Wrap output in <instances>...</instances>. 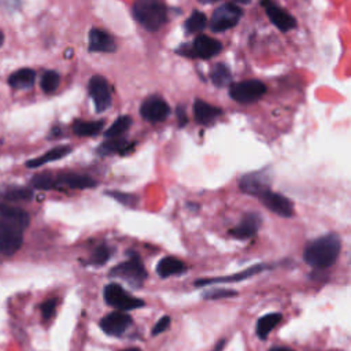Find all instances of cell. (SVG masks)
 I'll return each mask as SVG.
<instances>
[{
    "label": "cell",
    "instance_id": "1",
    "mask_svg": "<svg viewBox=\"0 0 351 351\" xmlns=\"http://www.w3.org/2000/svg\"><path fill=\"white\" fill-rule=\"evenodd\" d=\"M29 214L18 207L0 204V254L14 255L22 245Z\"/></svg>",
    "mask_w": 351,
    "mask_h": 351
},
{
    "label": "cell",
    "instance_id": "2",
    "mask_svg": "<svg viewBox=\"0 0 351 351\" xmlns=\"http://www.w3.org/2000/svg\"><path fill=\"white\" fill-rule=\"evenodd\" d=\"M340 250V237L336 233H328L310 241L304 247L303 259L307 265L315 269H326L336 262Z\"/></svg>",
    "mask_w": 351,
    "mask_h": 351
},
{
    "label": "cell",
    "instance_id": "3",
    "mask_svg": "<svg viewBox=\"0 0 351 351\" xmlns=\"http://www.w3.org/2000/svg\"><path fill=\"white\" fill-rule=\"evenodd\" d=\"M132 11L136 21L148 32H156L167 22L166 7L162 0H136Z\"/></svg>",
    "mask_w": 351,
    "mask_h": 351
},
{
    "label": "cell",
    "instance_id": "4",
    "mask_svg": "<svg viewBox=\"0 0 351 351\" xmlns=\"http://www.w3.org/2000/svg\"><path fill=\"white\" fill-rule=\"evenodd\" d=\"M110 276L122 278L133 287H140L147 278V271L140 256L136 252H129V259L114 266Z\"/></svg>",
    "mask_w": 351,
    "mask_h": 351
},
{
    "label": "cell",
    "instance_id": "5",
    "mask_svg": "<svg viewBox=\"0 0 351 351\" xmlns=\"http://www.w3.org/2000/svg\"><path fill=\"white\" fill-rule=\"evenodd\" d=\"M104 300L108 306L123 310H136L138 307H143L145 304L144 300L138 298H133L130 293H128L119 284H107L104 287Z\"/></svg>",
    "mask_w": 351,
    "mask_h": 351
},
{
    "label": "cell",
    "instance_id": "6",
    "mask_svg": "<svg viewBox=\"0 0 351 351\" xmlns=\"http://www.w3.org/2000/svg\"><path fill=\"white\" fill-rule=\"evenodd\" d=\"M266 92L263 82L258 80H245L237 84H233L229 89L230 97L241 104H250L259 100Z\"/></svg>",
    "mask_w": 351,
    "mask_h": 351
},
{
    "label": "cell",
    "instance_id": "7",
    "mask_svg": "<svg viewBox=\"0 0 351 351\" xmlns=\"http://www.w3.org/2000/svg\"><path fill=\"white\" fill-rule=\"evenodd\" d=\"M221 43L215 38H211L208 36L200 34L197 36L192 45L189 47H181L177 52L181 55H186L191 58H200V59H210L221 52Z\"/></svg>",
    "mask_w": 351,
    "mask_h": 351
},
{
    "label": "cell",
    "instance_id": "8",
    "mask_svg": "<svg viewBox=\"0 0 351 351\" xmlns=\"http://www.w3.org/2000/svg\"><path fill=\"white\" fill-rule=\"evenodd\" d=\"M241 15L243 11L240 7L232 3L222 4L213 12L210 19V29L213 32H225L237 25Z\"/></svg>",
    "mask_w": 351,
    "mask_h": 351
},
{
    "label": "cell",
    "instance_id": "9",
    "mask_svg": "<svg viewBox=\"0 0 351 351\" xmlns=\"http://www.w3.org/2000/svg\"><path fill=\"white\" fill-rule=\"evenodd\" d=\"M88 89L97 112H103L111 106V93L104 77L101 75L92 77L89 81Z\"/></svg>",
    "mask_w": 351,
    "mask_h": 351
},
{
    "label": "cell",
    "instance_id": "10",
    "mask_svg": "<svg viewBox=\"0 0 351 351\" xmlns=\"http://www.w3.org/2000/svg\"><path fill=\"white\" fill-rule=\"evenodd\" d=\"M132 324V317L123 311H112L106 314L99 325L101 330L110 336H121Z\"/></svg>",
    "mask_w": 351,
    "mask_h": 351
},
{
    "label": "cell",
    "instance_id": "11",
    "mask_svg": "<svg viewBox=\"0 0 351 351\" xmlns=\"http://www.w3.org/2000/svg\"><path fill=\"white\" fill-rule=\"evenodd\" d=\"M140 114L144 119L149 122H160L169 117L170 107L163 99L158 96H151L143 101Z\"/></svg>",
    "mask_w": 351,
    "mask_h": 351
},
{
    "label": "cell",
    "instance_id": "12",
    "mask_svg": "<svg viewBox=\"0 0 351 351\" xmlns=\"http://www.w3.org/2000/svg\"><path fill=\"white\" fill-rule=\"evenodd\" d=\"M259 200L262 202V204L265 207H267L270 211L276 213L277 215L280 217H285V218H289L293 215V206H292V202L280 195V193H276V192H271L270 189L263 192L261 196H259Z\"/></svg>",
    "mask_w": 351,
    "mask_h": 351
},
{
    "label": "cell",
    "instance_id": "13",
    "mask_svg": "<svg viewBox=\"0 0 351 351\" xmlns=\"http://www.w3.org/2000/svg\"><path fill=\"white\" fill-rule=\"evenodd\" d=\"M261 3L271 23H274L281 32H288L296 26V21L293 19V16L285 10L280 8L273 0H262Z\"/></svg>",
    "mask_w": 351,
    "mask_h": 351
},
{
    "label": "cell",
    "instance_id": "14",
    "mask_svg": "<svg viewBox=\"0 0 351 351\" xmlns=\"http://www.w3.org/2000/svg\"><path fill=\"white\" fill-rule=\"evenodd\" d=\"M240 189L244 193L259 197L263 192L269 191V180L263 171L250 173L240 178Z\"/></svg>",
    "mask_w": 351,
    "mask_h": 351
},
{
    "label": "cell",
    "instance_id": "15",
    "mask_svg": "<svg viewBox=\"0 0 351 351\" xmlns=\"http://www.w3.org/2000/svg\"><path fill=\"white\" fill-rule=\"evenodd\" d=\"M259 225H261V217L255 213H250L241 219V222L237 226L229 230V234L239 240H247L258 232Z\"/></svg>",
    "mask_w": 351,
    "mask_h": 351
},
{
    "label": "cell",
    "instance_id": "16",
    "mask_svg": "<svg viewBox=\"0 0 351 351\" xmlns=\"http://www.w3.org/2000/svg\"><path fill=\"white\" fill-rule=\"evenodd\" d=\"M55 184L63 185L71 189H85V188H93L97 185V181H95L92 177L85 174H77V173H62L55 178Z\"/></svg>",
    "mask_w": 351,
    "mask_h": 351
},
{
    "label": "cell",
    "instance_id": "17",
    "mask_svg": "<svg viewBox=\"0 0 351 351\" xmlns=\"http://www.w3.org/2000/svg\"><path fill=\"white\" fill-rule=\"evenodd\" d=\"M117 44L114 38L99 29H90L89 32V51L90 52H114Z\"/></svg>",
    "mask_w": 351,
    "mask_h": 351
},
{
    "label": "cell",
    "instance_id": "18",
    "mask_svg": "<svg viewBox=\"0 0 351 351\" xmlns=\"http://www.w3.org/2000/svg\"><path fill=\"white\" fill-rule=\"evenodd\" d=\"M266 269V265L263 263H259V265H255V266H251L240 273H236V274H230V276H226V277H217V278H203V280H196L195 281V285L196 287H202V285H208V284H217V282H234V281H241V280H245L262 270Z\"/></svg>",
    "mask_w": 351,
    "mask_h": 351
},
{
    "label": "cell",
    "instance_id": "19",
    "mask_svg": "<svg viewBox=\"0 0 351 351\" xmlns=\"http://www.w3.org/2000/svg\"><path fill=\"white\" fill-rule=\"evenodd\" d=\"M193 114H195V119L200 125H210L217 118L221 117L222 111L200 99H196L195 104H193Z\"/></svg>",
    "mask_w": 351,
    "mask_h": 351
},
{
    "label": "cell",
    "instance_id": "20",
    "mask_svg": "<svg viewBox=\"0 0 351 351\" xmlns=\"http://www.w3.org/2000/svg\"><path fill=\"white\" fill-rule=\"evenodd\" d=\"M186 270V266L182 261L174 256H165L156 265V273L160 278H167L170 276L181 274Z\"/></svg>",
    "mask_w": 351,
    "mask_h": 351
},
{
    "label": "cell",
    "instance_id": "21",
    "mask_svg": "<svg viewBox=\"0 0 351 351\" xmlns=\"http://www.w3.org/2000/svg\"><path fill=\"white\" fill-rule=\"evenodd\" d=\"M36 80V73L32 69H19L8 77V84L15 89L32 88Z\"/></svg>",
    "mask_w": 351,
    "mask_h": 351
},
{
    "label": "cell",
    "instance_id": "22",
    "mask_svg": "<svg viewBox=\"0 0 351 351\" xmlns=\"http://www.w3.org/2000/svg\"><path fill=\"white\" fill-rule=\"evenodd\" d=\"M282 319V314L280 313H270L266 315H262L256 322V335L261 340H266L269 333L278 325V322Z\"/></svg>",
    "mask_w": 351,
    "mask_h": 351
},
{
    "label": "cell",
    "instance_id": "23",
    "mask_svg": "<svg viewBox=\"0 0 351 351\" xmlns=\"http://www.w3.org/2000/svg\"><path fill=\"white\" fill-rule=\"evenodd\" d=\"M71 152V148L67 147V145H62V147H55L52 148L51 151L45 152L44 155L38 156V158H34L32 160H29L26 163L27 167H38V166H43L45 163H49V162H53V160H58V159H62L63 156L69 155Z\"/></svg>",
    "mask_w": 351,
    "mask_h": 351
},
{
    "label": "cell",
    "instance_id": "24",
    "mask_svg": "<svg viewBox=\"0 0 351 351\" xmlns=\"http://www.w3.org/2000/svg\"><path fill=\"white\" fill-rule=\"evenodd\" d=\"M103 125V121H75L73 125V130L77 136L89 137L97 134L101 130Z\"/></svg>",
    "mask_w": 351,
    "mask_h": 351
},
{
    "label": "cell",
    "instance_id": "25",
    "mask_svg": "<svg viewBox=\"0 0 351 351\" xmlns=\"http://www.w3.org/2000/svg\"><path fill=\"white\" fill-rule=\"evenodd\" d=\"M211 81L215 86H225L228 84H230L232 81V74H230V70L228 69L226 64L223 63H218L213 67L211 70Z\"/></svg>",
    "mask_w": 351,
    "mask_h": 351
},
{
    "label": "cell",
    "instance_id": "26",
    "mask_svg": "<svg viewBox=\"0 0 351 351\" xmlns=\"http://www.w3.org/2000/svg\"><path fill=\"white\" fill-rule=\"evenodd\" d=\"M132 125V118L128 117V115H123V117H119L104 133V137L107 138H115L118 136H121L122 133H125L129 126Z\"/></svg>",
    "mask_w": 351,
    "mask_h": 351
},
{
    "label": "cell",
    "instance_id": "27",
    "mask_svg": "<svg viewBox=\"0 0 351 351\" xmlns=\"http://www.w3.org/2000/svg\"><path fill=\"white\" fill-rule=\"evenodd\" d=\"M3 197L10 202H19V200H30L33 197V192L29 188L23 186H14L8 188L3 192Z\"/></svg>",
    "mask_w": 351,
    "mask_h": 351
},
{
    "label": "cell",
    "instance_id": "28",
    "mask_svg": "<svg viewBox=\"0 0 351 351\" xmlns=\"http://www.w3.org/2000/svg\"><path fill=\"white\" fill-rule=\"evenodd\" d=\"M206 23H207L206 15L203 12H200V11H193L191 14V16L185 22V30L188 33H197L202 29H204Z\"/></svg>",
    "mask_w": 351,
    "mask_h": 351
},
{
    "label": "cell",
    "instance_id": "29",
    "mask_svg": "<svg viewBox=\"0 0 351 351\" xmlns=\"http://www.w3.org/2000/svg\"><path fill=\"white\" fill-rule=\"evenodd\" d=\"M60 77L55 70H48L41 77V89L45 93H52L59 86Z\"/></svg>",
    "mask_w": 351,
    "mask_h": 351
},
{
    "label": "cell",
    "instance_id": "30",
    "mask_svg": "<svg viewBox=\"0 0 351 351\" xmlns=\"http://www.w3.org/2000/svg\"><path fill=\"white\" fill-rule=\"evenodd\" d=\"M128 143L123 140V138H111L110 141L101 144L97 149V152H100L101 155H110V154H114V152H123L125 148H128Z\"/></svg>",
    "mask_w": 351,
    "mask_h": 351
},
{
    "label": "cell",
    "instance_id": "31",
    "mask_svg": "<svg viewBox=\"0 0 351 351\" xmlns=\"http://www.w3.org/2000/svg\"><path fill=\"white\" fill-rule=\"evenodd\" d=\"M110 256H111V250L107 245L101 244L95 248L90 258L88 259V263L89 265H104L110 259Z\"/></svg>",
    "mask_w": 351,
    "mask_h": 351
},
{
    "label": "cell",
    "instance_id": "32",
    "mask_svg": "<svg viewBox=\"0 0 351 351\" xmlns=\"http://www.w3.org/2000/svg\"><path fill=\"white\" fill-rule=\"evenodd\" d=\"M32 185L37 189H53L56 188V184H55V178L48 174V173H41V174H36L33 178H32Z\"/></svg>",
    "mask_w": 351,
    "mask_h": 351
},
{
    "label": "cell",
    "instance_id": "33",
    "mask_svg": "<svg viewBox=\"0 0 351 351\" xmlns=\"http://www.w3.org/2000/svg\"><path fill=\"white\" fill-rule=\"evenodd\" d=\"M108 196H111V197H114L115 200H118L119 203H122V204H125V206H129V207H133V206H136V203H137V196H134V195H130V193H123V192H117V191H107L106 192Z\"/></svg>",
    "mask_w": 351,
    "mask_h": 351
},
{
    "label": "cell",
    "instance_id": "34",
    "mask_svg": "<svg viewBox=\"0 0 351 351\" xmlns=\"http://www.w3.org/2000/svg\"><path fill=\"white\" fill-rule=\"evenodd\" d=\"M237 295L236 291L233 289H213V291H207L203 293L204 299H222V298H230Z\"/></svg>",
    "mask_w": 351,
    "mask_h": 351
},
{
    "label": "cell",
    "instance_id": "35",
    "mask_svg": "<svg viewBox=\"0 0 351 351\" xmlns=\"http://www.w3.org/2000/svg\"><path fill=\"white\" fill-rule=\"evenodd\" d=\"M56 304H58L56 299H48L41 304V307H40L41 308V315L45 321H48L53 317L55 310H56Z\"/></svg>",
    "mask_w": 351,
    "mask_h": 351
},
{
    "label": "cell",
    "instance_id": "36",
    "mask_svg": "<svg viewBox=\"0 0 351 351\" xmlns=\"http://www.w3.org/2000/svg\"><path fill=\"white\" fill-rule=\"evenodd\" d=\"M170 317L169 315H163V317H160V319L152 326V330H151V335L152 336H158V335H160V333H163L165 330H167L169 329V326H170Z\"/></svg>",
    "mask_w": 351,
    "mask_h": 351
},
{
    "label": "cell",
    "instance_id": "37",
    "mask_svg": "<svg viewBox=\"0 0 351 351\" xmlns=\"http://www.w3.org/2000/svg\"><path fill=\"white\" fill-rule=\"evenodd\" d=\"M177 114H178V123H180V126L182 128V126L186 123V117H185L184 108H182V107H178V108H177Z\"/></svg>",
    "mask_w": 351,
    "mask_h": 351
},
{
    "label": "cell",
    "instance_id": "38",
    "mask_svg": "<svg viewBox=\"0 0 351 351\" xmlns=\"http://www.w3.org/2000/svg\"><path fill=\"white\" fill-rule=\"evenodd\" d=\"M269 351H293V350L288 348V347H273Z\"/></svg>",
    "mask_w": 351,
    "mask_h": 351
},
{
    "label": "cell",
    "instance_id": "39",
    "mask_svg": "<svg viewBox=\"0 0 351 351\" xmlns=\"http://www.w3.org/2000/svg\"><path fill=\"white\" fill-rule=\"evenodd\" d=\"M123 351H141V350L137 348V347H133V348H126V350H123Z\"/></svg>",
    "mask_w": 351,
    "mask_h": 351
},
{
    "label": "cell",
    "instance_id": "40",
    "mask_svg": "<svg viewBox=\"0 0 351 351\" xmlns=\"http://www.w3.org/2000/svg\"><path fill=\"white\" fill-rule=\"evenodd\" d=\"M200 3H215V1H219V0H199Z\"/></svg>",
    "mask_w": 351,
    "mask_h": 351
},
{
    "label": "cell",
    "instance_id": "41",
    "mask_svg": "<svg viewBox=\"0 0 351 351\" xmlns=\"http://www.w3.org/2000/svg\"><path fill=\"white\" fill-rule=\"evenodd\" d=\"M237 3H240V4H247V3H250L251 0H236Z\"/></svg>",
    "mask_w": 351,
    "mask_h": 351
},
{
    "label": "cell",
    "instance_id": "42",
    "mask_svg": "<svg viewBox=\"0 0 351 351\" xmlns=\"http://www.w3.org/2000/svg\"><path fill=\"white\" fill-rule=\"evenodd\" d=\"M3 43H4V36H3V33L0 32V47L3 45Z\"/></svg>",
    "mask_w": 351,
    "mask_h": 351
}]
</instances>
